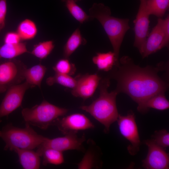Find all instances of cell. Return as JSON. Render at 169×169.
Masks as SVG:
<instances>
[{
  "label": "cell",
  "mask_w": 169,
  "mask_h": 169,
  "mask_svg": "<svg viewBox=\"0 0 169 169\" xmlns=\"http://www.w3.org/2000/svg\"><path fill=\"white\" fill-rule=\"evenodd\" d=\"M118 69L113 74L117 82L115 90L128 95L138 104L142 112L146 101L153 96L165 93L168 84L158 76V70L150 67H141L135 64L128 56L120 59Z\"/></svg>",
  "instance_id": "obj_1"
},
{
  "label": "cell",
  "mask_w": 169,
  "mask_h": 169,
  "mask_svg": "<svg viewBox=\"0 0 169 169\" xmlns=\"http://www.w3.org/2000/svg\"><path fill=\"white\" fill-rule=\"evenodd\" d=\"M110 85L109 79L102 80L99 84L98 97L90 105L80 107L103 125L104 132L106 133L109 132L111 125L117 120L119 115L116 101L118 93L116 90L109 92L108 88Z\"/></svg>",
  "instance_id": "obj_2"
},
{
  "label": "cell",
  "mask_w": 169,
  "mask_h": 169,
  "mask_svg": "<svg viewBox=\"0 0 169 169\" xmlns=\"http://www.w3.org/2000/svg\"><path fill=\"white\" fill-rule=\"evenodd\" d=\"M89 15L91 19H97L102 25L119 63L120 46L126 32L130 29L129 19L111 16L110 8L101 3L93 4L89 9Z\"/></svg>",
  "instance_id": "obj_3"
},
{
  "label": "cell",
  "mask_w": 169,
  "mask_h": 169,
  "mask_svg": "<svg viewBox=\"0 0 169 169\" xmlns=\"http://www.w3.org/2000/svg\"><path fill=\"white\" fill-rule=\"evenodd\" d=\"M0 138L5 144L4 150L13 151L14 147L30 150L37 148L46 137L38 134L29 124L25 123L24 128L7 124L0 130Z\"/></svg>",
  "instance_id": "obj_4"
},
{
  "label": "cell",
  "mask_w": 169,
  "mask_h": 169,
  "mask_svg": "<svg viewBox=\"0 0 169 169\" xmlns=\"http://www.w3.org/2000/svg\"><path fill=\"white\" fill-rule=\"evenodd\" d=\"M68 110L44 100L31 108L23 109L21 114L25 123L45 130L52 125L56 119L66 115Z\"/></svg>",
  "instance_id": "obj_5"
},
{
  "label": "cell",
  "mask_w": 169,
  "mask_h": 169,
  "mask_svg": "<svg viewBox=\"0 0 169 169\" xmlns=\"http://www.w3.org/2000/svg\"><path fill=\"white\" fill-rule=\"evenodd\" d=\"M27 68L22 62L15 58L0 64V93L21 84L25 79L24 73Z\"/></svg>",
  "instance_id": "obj_6"
},
{
  "label": "cell",
  "mask_w": 169,
  "mask_h": 169,
  "mask_svg": "<svg viewBox=\"0 0 169 169\" xmlns=\"http://www.w3.org/2000/svg\"><path fill=\"white\" fill-rule=\"evenodd\" d=\"M85 140L84 134L79 137L77 134H68L64 136L53 139L46 137L37 148L36 152L39 156L44 150L47 148L53 149L62 152L75 150L84 152L85 149L83 144Z\"/></svg>",
  "instance_id": "obj_7"
},
{
  "label": "cell",
  "mask_w": 169,
  "mask_h": 169,
  "mask_svg": "<svg viewBox=\"0 0 169 169\" xmlns=\"http://www.w3.org/2000/svg\"><path fill=\"white\" fill-rule=\"evenodd\" d=\"M117 121L120 133L130 143L127 148L129 153L131 155H136L141 142L134 114L130 111L125 116L119 114Z\"/></svg>",
  "instance_id": "obj_8"
},
{
  "label": "cell",
  "mask_w": 169,
  "mask_h": 169,
  "mask_svg": "<svg viewBox=\"0 0 169 169\" xmlns=\"http://www.w3.org/2000/svg\"><path fill=\"white\" fill-rule=\"evenodd\" d=\"M59 117L53 122L52 125L56 126L64 135L77 134L79 131L94 128L95 126L85 115L79 113Z\"/></svg>",
  "instance_id": "obj_9"
},
{
  "label": "cell",
  "mask_w": 169,
  "mask_h": 169,
  "mask_svg": "<svg viewBox=\"0 0 169 169\" xmlns=\"http://www.w3.org/2000/svg\"><path fill=\"white\" fill-rule=\"evenodd\" d=\"M33 87L25 81L13 86L7 90L0 105V122L3 117L8 115L21 106L26 91Z\"/></svg>",
  "instance_id": "obj_10"
},
{
  "label": "cell",
  "mask_w": 169,
  "mask_h": 169,
  "mask_svg": "<svg viewBox=\"0 0 169 169\" xmlns=\"http://www.w3.org/2000/svg\"><path fill=\"white\" fill-rule=\"evenodd\" d=\"M148 147L146 158L142 161V166L146 169H168L169 168V156L165 149L157 145L152 139L144 141Z\"/></svg>",
  "instance_id": "obj_11"
},
{
  "label": "cell",
  "mask_w": 169,
  "mask_h": 169,
  "mask_svg": "<svg viewBox=\"0 0 169 169\" xmlns=\"http://www.w3.org/2000/svg\"><path fill=\"white\" fill-rule=\"evenodd\" d=\"M139 0V8L133 23L135 32L134 46L140 52L149 34L150 15L146 9V0Z\"/></svg>",
  "instance_id": "obj_12"
},
{
  "label": "cell",
  "mask_w": 169,
  "mask_h": 169,
  "mask_svg": "<svg viewBox=\"0 0 169 169\" xmlns=\"http://www.w3.org/2000/svg\"><path fill=\"white\" fill-rule=\"evenodd\" d=\"M77 82L71 93L74 96L84 100L92 97L99 85L101 79L97 74H86L76 77Z\"/></svg>",
  "instance_id": "obj_13"
},
{
  "label": "cell",
  "mask_w": 169,
  "mask_h": 169,
  "mask_svg": "<svg viewBox=\"0 0 169 169\" xmlns=\"http://www.w3.org/2000/svg\"><path fill=\"white\" fill-rule=\"evenodd\" d=\"M164 33L161 18L149 34L143 48L140 52L143 58L148 57L163 48Z\"/></svg>",
  "instance_id": "obj_14"
},
{
  "label": "cell",
  "mask_w": 169,
  "mask_h": 169,
  "mask_svg": "<svg viewBox=\"0 0 169 169\" xmlns=\"http://www.w3.org/2000/svg\"><path fill=\"white\" fill-rule=\"evenodd\" d=\"M87 150L80 161L77 164L79 169H100L102 167L103 162L101 159L102 153L100 148L94 141L89 139L87 141Z\"/></svg>",
  "instance_id": "obj_15"
},
{
  "label": "cell",
  "mask_w": 169,
  "mask_h": 169,
  "mask_svg": "<svg viewBox=\"0 0 169 169\" xmlns=\"http://www.w3.org/2000/svg\"><path fill=\"white\" fill-rule=\"evenodd\" d=\"M13 151L18 155L20 163L25 169H38L40 164V156L32 150L14 147Z\"/></svg>",
  "instance_id": "obj_16"
},
{
  "label": "cell",
  "mask_w": 169,
  "mask_h": 169,
  "mask_svg": "<svg viewBox=\"0 0 169 169\" xmlns=\"http://www.w3.org/2000/svg\"><path fill=\"white\" fill-rule=\"evenodd\" d=\"M92 60L99 70L105 71H108L114 66H118L119 64L113 51L97 53L93 57Z\"/></svg>",
  "instance_id": "obj_17"
},
{
  "label": "cell",
  "mask_w": 169,
  "mask_h": 169,
  "mask_svg": "<svg viewBox=\"0 0 169 169\" xmlns=\"http://www.w3.org/2000/svg\"><path fill=\"white\" fill-rule=\"evenodd\" d=\"M46 67L41 64L27 68L24 73L25 81L33 87L36 86L41 88L42 80L47 70Z\"/></svg>",
  "instance_id": "obj_18"
},
{
  "label": "cell",
  "mask_w": 169,
  "mask_h": 169,
  "mask_svg": "<svg viewBox=\"0 0 169 169\" xmlns=\"http://www.w3.org/2000/svg\"><path fill=\"white\" fill-rule=\"evenodd\" d=\"M86 40L82 36L79 28L76 29L68 38L63 48L64 58L69 59L70 56L81 45H85Z\"/></svg>",
  "instance_id": "obj_19"
},
{
  "label": "cell",
  "mask_w": 169,
  "mask_h": 169,
  "mask_svg": "<svg viewBox=\"0 0 169 169\" xmlns=\"http://www.w3.org/2000/svg\"><path fill=\"white\" fill-rule=\"evenodd\" d=\"M28 52L26 43L20 42L14 44L4 43L0 46V59H12Z\"/></svg>",
  "instance_id": "obj_20"
},
{
  "label": "cell",
  "mask_w": 169,
  "mask_h": 169,
  "mask_svg": "<svg viewBox=\"0 0 169 169\" xmlns=\"http://www.w3.org/2000/svg\"><path fill=\"white\" fill-rule=\"evenodd\" d=\"M37 32L35 23L29 19H25L21 21L18 24L17 31L22 40L33 39L37 35Z\"/></svg>",
  "instance_id": "obj_21"
},
{
  "label": "cell",
  "mask_w": 169,
  "mask_h": 169,
  "mask_svg": "<svg viewBox=\"0 0 169 169\" xmlns=\"http://www.w3.org/2000/svg\"><path fill=\"white\" fill-rule=\"evenodd\" d=\"M165 93L156 94L148 99L145 103L142 113L147 112L150 108L160 110L167 109L169 107V102L164 95Z\"/></svg>",
  "instance_id": "obj_22"
},
{
  "label": "cell",
  "mask_w": 169,
  "mask_h": 169,
  "mask_svg": "<svg viewBox=\"0 0 169 169\" xmlns=\"http://www.w3.org/2000/svg\"><path fill=\"white\" fill-rule=\"evenodd\" d=\"M169 0H146V7L148 13L158 17H162L167 10Z\"/></svg>",
  "instance_id": "obj_23"
},
{
  "label": "cell",
  "mask_w": 169,
  "mask_h": 169,
  "mask_svg": "<svg viewBox=\"0 0 169 169\" xmlns=\"http://www.w3.org/2000/svg\"><path fill=\"white\" fill-rule=\"evenodd\" d=\"M43 157L42 164L44 166L48 164L59 165L64 162L62 152L51 148L44 150L39 154Z\"/></svg>",
  "instance_id": "obj_24"
},
{
  "label": "cell",
  "mask_w": 169,
  "mask_h": 169,
  "mask_svg": "<svg viewBox=\"0 0 169 169\" xmlns=\"http://www.w3.org/2000/svg\"><path fill=\"white\" fill-rule=\"evenodd\" d=\"M65 3L66 6L71 15L80 23L91 19L84 10L76 3L77 0H62Z\"/></svg>",
  "instance_id": "obj_25"
},
{
  "label": "cell",
  "mask_w": 169,
  "mask_h": 169,
  "mask_svg": "<svg viewBox=\"0 0 169 169\" xmlns=\"http://www.w3.org/2000/svg\"><path fill=\"white\" fill-rule=\"evenodd\" d=\"M77 82L76 78L71 76L55 73V74L48 78L46 83L49 86L54 84H58L65 87L73 89L75 87Z\"/></svg>",
  "instance_id": "obj_26"
},
{
  "label": "cell",
  "mask_w": 169,
  "mask_h": 169,
  "mask_svg": "<svg viewBox=\"0 0 169 169\" xmlns=\"http://www.w3.org/2000/svg\"><path fill=\"white\" fill-rule=\"evenodd\" d=\"M54 47L52 40L43 41L35 45L31 53L42 60L47 58L50 54Z\"/></svg>",
  "instance_id": "obj_27"
},
{
  "label": "cell",
  "mask_w": 169,
  "mask_h": 169,
  "mask_svg": "<svg viewBox=\"0 0 169 169\" xmlns=\"http://www.w3.org/2000/svg\"><path fill=\"white\" fill-rule=\"evenodd\" d=\"M53 69L56 73L70 76L74 75L76 70L75 64L65 58L59 60Z\"/></svg>",
  "instance_id": "obj_28"
},
{
  "label": "cell",
  "mask_w": 169,
  "mask_h": 169,
  "mask_svg": "<svg viewBox=\"0 0 169 169\" xmlns=\"http://www.w3.org/2000/svg\"><path fill=\"white\" fill-rule=\"evenodd\" d=\"M151 139L165 149L169 146V133L166 129L156 131L152 136Z\"/></svg>",
  "instance_id": "obj_29"
},
{
  "label": "cell",
  "mask_w": 169,
  "mask_h": 169,
  "mask_svg": "<svg viewBox=\"0 0 169 169\" xmlns=\"http://www.w3.org/2000/svg\"><path fill=\"white\" fill-rule=\"evenodd\" d=\"M161 21L164 33V37L162 44L163 48L168 47L169 42V15L164 19L161 18Z\"/></svg>",
  "instance_id": "obj_30"
},
{
  "label": "cell",
  "mask_w": 169,
  "mask_h": 169,
  "mask_svg": "<svg viewBox=\"0 0 169 169\" xmlns=\"http://www.w3.org/2000/svg\"><path fill=\"white\" fill-rule=\"evenodd\" d=\"M21 39L17 32H9L6 33L4 38V43L17 44L20 43Z\"/></svg>",
  "instance_id": "obj_31"
},
{
  "label": "cell",
  "mask_w": 169,
  "mask_h": 169,
  "mask_svg": "<svg viewBox=\"0 0 169 169\" xmlns=\"http://www.w3.org/2000/svg\"><path fill=\"white\" fill-rule=\"evenodd\" d=\"M7 12V0H0V32L5 26Z\"/></svg>",
  "instance_id": "obj_32"
},
{
  "label": "cell",
  "mask_w": 169,
  "mask_h": 169,
  "mask_svg": "<svg viewBox=\"0 0 169 169\" xmlns=\"http://www.w3.org/2000/svg\"><path fill=\"white\" fill-rule=\"evenodd\" d=\"M80 0H77L78 1H80Z\"/></svg>",
  "instance_id": "obj_33"
}]
</instances>
